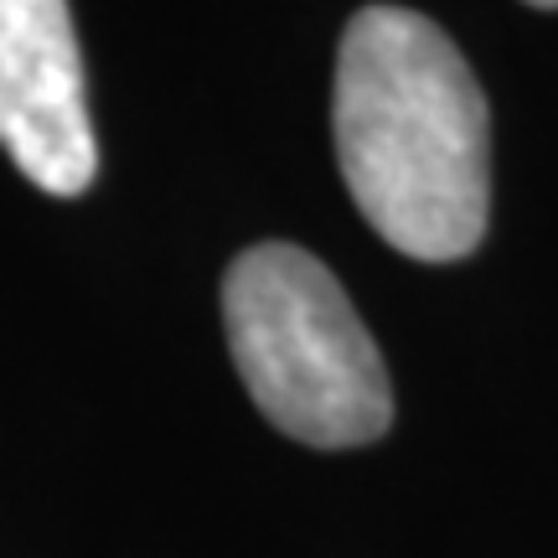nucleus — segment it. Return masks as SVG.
Masks as SVG:
<instances>
[{"mask_svg":"<svg viewBox=\"0 0 558 558\" xmlns=\"http://www.w3.org/2000/svg\"><path fill=\"white\" fill-rule=\"evenodd\" d=\"M527 5H538V11H558V0H527Z\"/></svg>","mask_w":558,"mask_h":558,"instance_id":"nucleus-4","label":"nucleus"},{"mask_svg":"<svg viewBox=\"0 0 558 558\" xmlns=\"http://www.w3.org/2000/svg\"><path fill=\"white\" fill-rule=\"evenodd\" d=\"M222 326L259 414L300 445L352 450L393 424L373 331L337 275L295 243H254L222 279Z\"/></svg>","mask_w":558,"mask_h":558,"instance_id":"nucleus-2","label":"nucleus"},{"mask_svg":"<svg viewBox=\"0 0 558 558\" xmlns=\"http://www.w3.org/2000/svg\"><path fill=\"white\" fill-rule=\"evenodd\" d=\"M331 130L341 181L388 248L424 264L476 254L492 218V120L435 21L403 5L347 21Z\"/></svg>","mask_w":558,"mask_h":558,"instance_id":"nucleus-1","label":"nucleus"},{"mask_svg":"<svg viewBox=\"0 0 558 558\" xmlns=\"http://www.w3.org/2000/svg\"><path fill=\"white\" fill-rule=\"evenodd\" d=\"M0 145L52 197L94 186L99 145L68 0H0Z\"/></svg>","mask_w":558,"mask_h":558,"instance_id":"nucleus-3","label":"nucleus"}]
</instances>
